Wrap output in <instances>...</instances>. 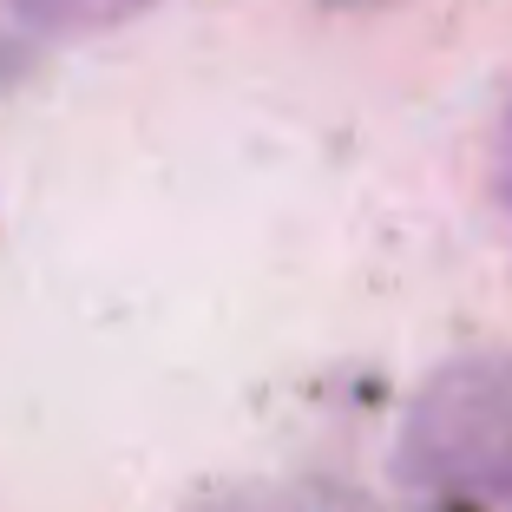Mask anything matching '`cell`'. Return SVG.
Here are the masks:
<instances>
[{"instance_id":"3","label":"cell","mask_w":512,"mask_h":512,"mask_svg":"<svg viewBox=\"0 0 512 512\" xmlns=\"http://www.w3.org/2000/svg\"><path fill=\"white\" fill-rule=\"evenodd\" d=\"M493 191H499V211L512 217V106L499 119V138H493Z\"/></svg>"},{"instance_id":"1","label":"cell","mask_w":512,"mask_h":512,"mask_svg":"<svg viewBox=\"0 0 512 512\" xmlns=\"http://www.w3.org/2000/svg\"><path fill=\"white\" fill-rule=\"evenodd\" d=\"M401 480L447 499H512V355L473 348L414 388Z\"/></svg>"},{"instance_id":"2","label":"cell","mask_w":512,"mask_h":512,"mask_svg":"<svg viewBox=\"0 0 512 512\" xmlns=\"http://www.w3.org/2000/svg\"><path fill=\"white\" fill-rule=\"evenodd\" d=\"M27 27H40V33H112V27H125V20H138L151 7V0H7Z\"/></svg>"},{"instance_id":"4","label":"cell","mask_w":512,"mask_h":512,"mask_svg":"<svg viewBox=\"0 0 512 512\" xmlns=\"http://www.w3.org/2000/svg\"><path fill=\"white\" fill-rule=\"evenodd\" d=\"M197 512H296V506H283L270 493H237V499H204Z\"/></svg>"}]
</instances>
